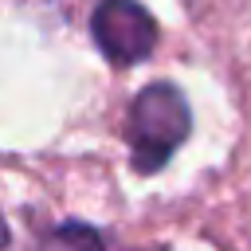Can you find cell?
<instances>
[{
  "label": "cell",
  "mask_w": 251,
  "mask_h": 251,
  "mask_svg": "<svg viewBox=\"0 0 251 251\" xmlns=\"http://www.w3.org/2000/svg\"><path fill=\"white\" fill-rule=\"evenodd\" d=\"M192 114L173 82H149L129 106V157L137 173H157L188 137Z\"/></svg>",
  "instance_id": "cell-1"
},
{
  "label": "cell",
  "mask_w": 251,
  "mask_h": 251,
  "mask_svg": "<svg viewBox=\"0 0 251 251\" xmlns=\"http://www.w3.org/2000/svg\"><path fill=\"white\" fill-rule=\"evenodd\" d=\"M90 31L102 55L118 67L141 63L157 47V20L137 0H102L90 16Z\"/></svg>",
  "instance_id": "cell-2"
},
{
  "label": "cell",
  "mask_w": 251,
  "mask_h": 251,
  "mask_svg": "<svg viewBox=\"0 0 251 251\" xmlns=\"http://www.w3.org/2000/svg\"><path fill=\"white\" fill-rule=\"evenodd\" d=\"M8 243V224H4V216H0V247Z\"/></svg>",
  "instance_id": "cell-4"
},
{
  "label": "cell",
  "mask_w": 251,
  "mask_h": 251,
  "mask_svg": "<svg viewBox=\"0 0 251 251\" xmlns=\"http://www.w3.org/2000/svg\"><path fill=\"white\" fill-rule=\"evenodd\" d=\"M55 239H59L63 251H106L102 235H98L94 227H86V224H63V227L55 231Z\"/></svg>",
  "instance_id": "cell-3"
}]
</instances>
